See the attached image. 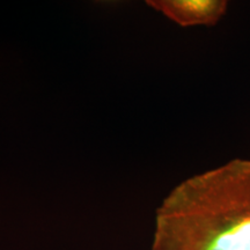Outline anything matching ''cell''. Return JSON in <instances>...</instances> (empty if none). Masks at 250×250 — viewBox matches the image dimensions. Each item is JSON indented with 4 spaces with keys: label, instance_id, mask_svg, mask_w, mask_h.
I'll list each match as a JSON object with an SVG mask.
<instances>
[{
    "label": "cell",
    "instance_id": "2",
    "mask_svg": "<svg viewBox=\"0 0 250 250\" xmlns=\"http://www.w3.org/2000/svg\"><path fill=\"white\" fill-rule=\"evenodd\" d=\"M146 4L181 27L213 26L226 14V0H147Z\"/></svg>",
    "mask_w": 250,
    "mask_h": 250
},
{
    "label": "cell",
    "instance_id": "1",
    "mask_svg": "<svg viewBox=\"0 0 250 250\" xmlns=\"http://www.w3.org/2000/svg\"><path fill=\"white\" fill-rule=\"evenodd\" d=\"M151 250H250V159L177 184L155 213Z\"/></svg>",
    "mask_w": 250,
    "mask_h": 250
}]
</instances>
